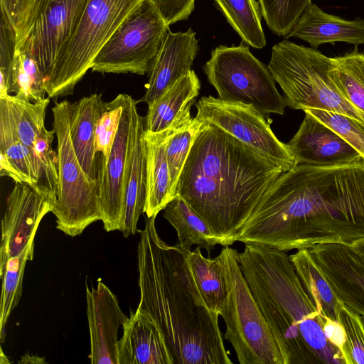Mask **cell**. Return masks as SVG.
Instances as JSON below:
<instances>
[{
    "instance_id": "f546056e",
    "label": "cell",
    "mask_w": 364,
    "mask_h": 364,
    "mask_svg": "<svg viewBox=\"0 0 364 364\" xmlns=\"http://www.w3.org/2000/svg\"><path fill=\"white\" fill-rule=\"evenodd\" d=\"M31 102L45 98V77L36 58L26 48L16 46L9 93Z\"/></svg>"
},
{
    "instance_id": "b9f144b4",
    "label": "cell",
    "mask_w": 364,
    "mask_h": 364,
    "mask_svg": "<svg viewBox=\"0 0 364 364\" xmlns=\"http://www.w3.org/2000/svg\"><path fill=\"white\" fill-rule=\"evenodd\" d=\"M36 0H0L1 10L7 16L17 33L21 36Z\"/></svg>"
},
{
    "instance_id": "7bdbcfd3",
    "label": "cell",
    "mask_w": 364,
    "mask_h": 364,
    "mask_svg": "<svg viewBox=\"0 0 364 364\" xmlns=\"http://www.w3.org/2000/svg\"><path fill=\"white\" fill-rule=\"evenodd\" d=\"M19 363H45L46 361L43 358H40L37 355H31L26 353L22 356L21 360L18 361Z\"/></svg>"
},
{
    "instance_id": "7a4b0ae2",
    "label": "cell",
    "mask_w": 364,
    "mask_h": 364,
    "mask_svg": "<svg viewBox=\"0 0 364 364\" xmlns=\"http://www.w3.org/2000/svg\"><path fill=\"white\" fill-rule=\"evenodd\" d=\"M156 216L140 230V300L164 338L172 364H232L219 327V315L205 304L191 274L186 251L159 237Z\"/></svg>"
},
{
    "instance_id": "6da1fadb",
    "label": "cell",
    "mask_w": 364,
    "mask_h": 364,
    "mask_svg": "<svg viewBox=\"0 0 364 364\" xmlns=\"http://www.w3.org/2000/svg\"><path fill=\"white\" fill-rule=\"evenodd\" d=\"M364 239V159L333 166L297 164L269 187L237 242L278 250Z\"/></svg>"
},
{
    "instance_id": "ab89813d",
    "label": "cell",
    "mask_w": 364,
    "mask_h": 364,
    "mask_svg": "<svg viewBox=\"0 0 364 364\" xmlns=\"http://www.w3.org/2000/svg\"><path fill=\"white\" fill-rule=\"evenodd\" d=\"M0 97L10 95L12 66L17 46V33L6 14L1 10Z\"/></svg>"
},
{
    "instance_id": "d4e9b609",
    "label": "cell",
    "mask_w": 364,
    "mask_h": 364,
    "mask_svg": "<svg viewBox=\"0 0 364 364\" xmlns=\"http://www.w3.org/2000/svg\"><path fill=\"white\" fill-rule=\"evenodd\" d=\"M171 133L142 134L146 156V196L144 213L148 218L156 216L174 198L166 154V139Z\"/></svg>"
},
{
    "instance_id": "f1b7e54d",
    "label": "cell",
    "mask_w": 364,
    "mask_h": 364,
    "mask_svg": "<svg viewBox=\"0 0 364 364\" xmlns=\"http://www.w3.org/2000/svg\"><path fill=\"white\" fill-rule=\"evenodd\" d=\"M215 2L243 42L255 48L266 46L259 3L256 0H215Z\"/></svg>"
},
{
    "instance_id": "4dcf8cb0",
    "label": "cell",
    "mask_w": 364,
    "mask_h": 364,
    "mask_svg": "<svg viewBox=\"0 0 364 364\" xmlns=\"http://www.w3.org/2000/svg\"><path fill=\"white\" fill-rule=\"evenodd\" d=\"M331 76L341 95L364 113V54L354 51L334 58Z\"/></svg>"
},
{
    "instance_id": "9c48e42d",
    "label": "cell",
    "mask_w": 364,
    "mask_h": 364,
    "mask_svg": "<svg viewBox=\"0 0 364 364\" xmlns=\"http://www.w3.org/2000/svg\"><path fill=\"white\" fill-rule=\"evenodd\" d=\"M203 68L222 100L250 105L264 114H284V96L276 88L268 67L248 46L216 47Z\"/></svg>"
},
{
    "instance_id": "277c9868",
    "label": "cell",
    "mask_w": 364,
    "mask_h": 364,
    "mask_svg": "<svg viewBox=\"0 0 364 364\" xmlns=\"http://www.w3.org/2000/svg\"><path fill=\"white\" fill-rule=\"evenodd\" d=\"M239 262L287 364H345L326 336L328 318L309 295L286 252L245 243Z\"/></svg>"
},
{
    "instance_id": "ac0fdd59",
    "label": "cell",
    "mask_w": 364,
    "mask_h": 364,
    "mask_svg": "<svg viewBox=\"0 0 364 364\" xmlns=\"http://www.w3.org/2000/svg\"><path fill=\"white\" fill-rule=\"evenodd\" d=\"M198 49L196 33L191 28L177 33L168 29L147 73L146 92L140 101L148 107L152 105L168 87L191 70Z\"/></svg>"
},
{
    "instance_id": "e0dca14e",
    "label": "cell",
    "mask_w": 364,
    "mask_h": 364,
    "mask_svg": "<svg viewBox=\"0 0 364 364\" xmlns=\"http://www.w3.org/2000/svg\"><path fill=\"white\" fill-rule=\"evenodd\" d=\"M304 112L299 130L287 144L296 165L333 166L360 156L336 131L309 112Z\"/></svg>"
},
{
    "instance_id": "603a6c76",
    "label": "cell",
    "mask_w": 364,
    "mask_h": 364,
    "mask_svg": "<svg viewBox=\"0 0 364 364\" xmlns=\"http://www.w3.org/2000/svg\"><path fill=\"white\" fill-rule=\"evenodd\" d=\"M40 164L34 150L19 139L11 114L0 100V175L15 182L38 183Z\"/></svg>"
},
{
    "instance_id": "1f68e13d",
    "label": "cell",
    "mask_w": 364,
    "mask_h": 364,
    "mask_svg": "<svg viewBox=\"0 0 364 364\" xmlns=\"http://www.w3.org/2000/svg\"><path fill=\"white\" fill-rule=\"evenodd\" d=\"M33 237L18 255L6 262L2 279L0 303V338L4 342L5 327L13 309L18 305L22 294L23 278L26 264L33 259Z\"/></svg>"
},
{
    "instance_id": "cb8c5ba5",
    "label": "cell",
    "mask_w": 364,
    "mask_h": 364,
    "mask_svg": "<svg viewBox=\"0 0 364 364\" xmlns=\"http://www.w3.org/2000/svg\"><path fill=\"white\" fill-rule=\"evenodd\" d=\"M102 97L92 94L68 103L69 129L75 154L87 176L97 182L95 132L105 103Z\"/></svg>"
},
{
    "instance_id": "d6986e66",
    "label": "cell",
    "mask_w": 364,
    "mask_h": 364,
    "mask_svg": "<svg viewBox=\"0 0 364 364\" xmlns=\"http://www.w3.org/2000/svg\"><path fill=\"white\" fill-rule=\"evenodd\" d=\"M136 104L132 98L124 210L120 230L124 237L137 231L138 220L144 213L146 196V156L142 138L144 119L138 112Z\"/></svg>"
},
{
    "instance_id": "d590c367",
    "label": "cell",
    "mask_w": 364,
    "mask_h": 364,
    "mask_svg": "<svg viewBox=\"0 0 364 364\" xmlns=\"http://www.w3.org/2000/svg\"><path fill=\"white\" fill-rule=\"evenodd\" d=\"M262 16L279 36H287L311 0H259Z\"/></svg>"
},
{
    "instance_id": "7c38bea8",
    "label": "cell",
    "mask_w": 364,
    "mask_h": 364,
    "mask_svg": "<svg viewBox=\"0 0 364 364\" xmlns=\"http://www.w3.org/2000/svg\"><path fill=\"white\" fill-rule=\"evenodd\" d=\"M88 0H36L17 46L30 50L44 75L76 29Z\"/></svg>"
},
{
    "instance_id": "8d00e7d4",
    "label": "cell",
    "mask_w": 364,
    "mask_h": 364,
    "mask_svg": "<svg viewBox=\"0 0 364 364\" xmlns=\"http://www.w3.org/2000/svg\"><path fill=\"white\" fill-rule=\"evenodd\" d=\"M125 96L124 93L119 94L110 102L105 103L95 132L96 163L107 159L110 154L119 129Z\"/></svg>"
},
{
    "instance_id": "d6a6232c",
    "label": "cell",
    "mask_w": 364,
    "mask_h": 364,
    "mask_svg": "<svg viewBox=\"0 0 364 364\" xmlns=\"http://www.w3.org/2000/svg\"><path fill=\"white\" fill-rule=\"evenodd\" d=\"M7 107L21 141L33 149L34 143L45 127V118L49 97L31 102L17 96L0 97Z\"/></svg>"
},
{
    "instance_id": "5b68a950",
    "label": "cell",
    "mask_w": 364,
    "mask_h": 364,
    "mask_svg": "<svg viewBox=\"0 0 364 364\" xmlns=\"http://www.w3.org/2000/svg\"><path fill=\"white\" fill-rule=\"evenodd\" d=\"M334 58L314 48L284 40L272 47L268 68L279 85L287 106L344 114L364 123V113L340 92L331 76Z\"/></svg>"
},
{
    "instance_id": "ba28073f",
    "label": "cell",
    "mask_w": 364,
    "mask_h": 364,
    "mask_svg": "<svg viewBox=\"0 0 364 364\" xmlns=\"http://www.w3.org/2000/svg\"><path fill=\"white\" fill-rule=\"evenodd\" d=\"M68 100L55 102L53 127L57 137L59 196L52 213L56 228L65 235H80L92 223L102 220L98 183L82 169L70 134Z\"/></svg>"
},
{
    "instance_id": "f35d334b",
    "label": "cell",
    "mask_w": 364,
    "mask_h": 364,
    "mask_svg": "<svg viewBox=\"0 0 364 364\" xmlns=\"http://www.w3.org/2000/svg\"><path fill=\"white\" fill-rule=\"evenodd\" d=\"M304 111L318 119L340 134L364 159V123L342 114L316 109Z\"/></svg>"
},
{
    "instance_id": "44dd1931",
    "label": "cell",
    "mask_w": 364,
    "mask_h": 364,
    "mask_svg": "<svg viewBox=\"0 0 364 364\" xmlns=\"http://www.w3.org/2000/svg\"><path fill=\"white\" fill-rule=\"evenodd\" d=\"M200 89V80L191 70L168 87L148 107L144 119L146 131L157 133L173 132L193 118L191 108Z\"/></svg>"
},
{
    "instance_id": "30bf717a",
    "label": "cell",
    "mask_w": 364,
    "mask_h": 364,
    "mask_svg": "<svg viewBox=\"0 0 364 364\" xmlns=\"http://www.w3.org/2000/svg\"><path fill=\"white\" fill-rule=\"evenodd\" d=\"M168 31L156 7L142 0L96 55L92 70L101 73H148Z\"/></svg>"
},
{
    "instance_id": "4fadbf2b",
    "label": "cell",
    "mask_w": 364,
    "mask_h": 364,
    "mask_svg": "<svg viewBox=\"0 0 364 364\" xmlns=\"http://www.w3.org/2000/svg\"><path fill=\"white\" fill-rule=\"evenodd\" d=\"M132 98L126 94L119 129L108 158L96 163L102 221L107 232L120 230L122 224Z\"/></svg>"
},
{
    "instance_id": "52a82bcc",
    "label": "cell",
    "mask_w": 364,
    "mask_h": 364,
    "mask_svg": "<svg viewBox=\"0 0 364 364\" xmlns=\"http://www.w3.org/2000/svg\"><path fill=\"white\" fill-rule=\"evenodd\" d=\"M142 0H88L79 23L59 51L45 82L49 98L73 95L100 50Z\"/></svg>"
},
{
    "instance_id": "5bb4252c",
    "label": "cell",
    "mask_w": 364,
    "mask_h": 364,
    "mask_svg": "<svg viewBox=\"0 0 364 364\" xmlns=\"http://www.w3.org/2000/svg\"><path fill=\"white\" fill-rule=\"evenodd\" d=\"M53 209V205L35 188L27 183L15 182L1 220V278L9 259L28 245L43 218Z\"/></svg>"
},
{
    "instance_id": "74e56055",
    "label": "cell",
    "mask_w": 364,
    "mask_h": 364,
    "mask_svg": "<svg viewBox=\"0 0 364 364\" xmlns=\"http://www.w3.org/2000/svg\"><path fill=\"white\" fill-rule=\"evenodd\" d=\"M337 321L344 332L341 353L345 364H364V323L361 316L341 301Z\"/></svg>"
},
{
    "instance_id": "ee69618b",
    "label": "cell",
    "mask_w": 364,
    "mask_h": 364,
    "mask_svg": "<svg viewBox=\"0 0 364 364\" xmlns=\"http://www.w3.org/2000/svg\"><path fill=\"white\" fill-rule=\"evenodd\" d=\"M351 245L356 251L364 255V239L356 241Z\"/></svg>"
},
{
    "instance_id": "2e32d148",
    "label": "cell",
    "mask_w": 364,
    "mask_h": 364,
    "mask_svg": "<svg viewBox=\"0 0 364 364\" xmlns=\"http://www.w3.org/2000/svg\"><path fill=\"white\" fill-rule=\"evenodd\" d=\"M87 316L90 338V363L119 364L118 330L128 317L116 296L102 282L86 289Z\"/></svg>"
},
{
    "instance_id": "3957f363",
    "label": "cell",
    "mask_w": 364,
    "mask_h": 364,
    "mask_svg": "<svg viewBox=\"0 0 364 364\" xmlns=\"http://www.w3.org/2000/svg\"><path fill=\"white\" fill-rule=\"evenodd\" d=\"M282 173L255 149L203 122L180 174L176 195L204 220L222 246H230Z\"/></svg>"
},
{
    "instance_id": "8fae6325",
    "label": "cell",
    "mask_w": 364,
    "mask_h": 364,
    "mask_svg": "<svg viewBox=\"0 0 364 364\" xmlns=\"http://www.w3.org/2000/svg\"><path fill=\"white\" fill-rule=\"evenodd\" d=\"M196 117L229 133L278 165L284 172L296 164L288 144L279 141L264 114L250 105L203 97L196 103Z\"/></svg>"
},
{
    "instance_id": "836d02e7",
    "label": "cell",
    "mask_w": 364,
    "mask_h": 364,
    "mask_svg": "<svg viewBox=\"0 0 364 364\" xmlns=\"http://www.w3.org/2000/svg\"><path fill=\"white\" fill-rule=\"evenodd\" d=\"M55 131L43 128L33 149L40 164L36 189L54 205L59 196L58 154L52 147Z\"/></svg>"
},
{
    "instance_id": "e575fe53",
    "label": "cell",
    "mask_w": 364,
    "mask_h": 364,
    "mask_svg": "<svg viewBox=\"0 0 364 364\" xmlns=\"http://www.w3.org/2000/svg\"><path fill=\"white\" fill-rule=\"evenodd\" d=\"M203 122L196 117L166 139V154L171 176V191L175 197L178 181L193 144Z\"/></svg>"
},
{
    "instance_id": "83f0119b",
    "label": "cell",
    "mask_w": 364,
    "mask_h": 364,
    "mask_svg": "<svg viewBox=\"0 0 364 364\" xmlns=\"http://www.w3.org/2000/svg\"><path fill=\"white\" fill-rule=\"evenodd\" d=\"M297 275L319 312L325 317L337 321L340 301L315 266L308 249L297 250L289 255Z\"/></svg>"
},
{
    "instance_id": "4316f807",
    "label": "cell",
    "mask_w": 364,
    "mask_h": 364,
    "mask_svg": "<svg viewBox=\"0 0 364 364\" xmlns=\"http://www.w3.org/2000/svg\"><path fill=\"white\" fill-rule=\"evenodd\" d=\"M187 263L208 309L220 316L227 296V284L218 256H203L200 247L186 255Z\"/></svg>"
},
{
    "instance_id": "ffe728a7",
    "label": "cell",
    "mask_w": 364,
    "mask_h": 364,
    "mask_svg": "<svg viewBox=\"0 0 364 364\" xmlns=\"http://www.w3.org/2000/svg\"><path fill=\"white\" fill-rule=\"evenodd\" d=\"M119 364H172L161 333L151 316L137 308L122 326Z\"/></svg>"
},
{
    "instance_id": "9a60e30c",
    "label": "cell",
    "mask_w": 364,
    "mask_h": 364,
    "mask_svg": "<svg viewBox=\"0 0 364 364\" xmlns=\"http://www.w3.org/2000/svg\"><path fill=\"white\" fill-rule=\"evenodd\" d=\"M308 250L337 299L364 318V255L344 243L317 244Z\"/></svg>"
},
{
    "instance_id": "484cf974",
    "label": "cell",
    "mask_w": 364,
    "mask_h": 364,
    "mask_svg": "<svg viewBox=\"0 0 364 364\" xmlns=\"http://www.w3.org/2000/svg\"><path fill=\"white\" fill-rule=\"evenodd\" d=\"M164 210V218L176 231V245L183 250L189 252L196 245L205 249L210 255L216 245H222V241L212 232L204 220L180 196L176 194Z\"/></svg>"
},
{
    "instance_id": "7402d4cb",
    "label": "cell",
    "mask_w": 364,
    "mask_h": 364,
    "mask_svg": "<svg viewBox=\"0 0 364 364\" xmlns=\"http://www.w3.org/2000/svg\"><path fill=\"white\" fill-rule=\"evenodd\" d=\"M294 37L316 48L323 43L364 44V20H345L328 14L314 3L304 11L287 38Z\"/></svg>"
},
{
    "instance_id": "8992f818",
    "label": "cell",
    "mask_w": 364,
    "mask_h": 364,
    "mask_svg": "<svg viewBox=\"0 0 364 364\" xmlns=\"http://www.w3.org/2000/svg\"><path fill=\"white\" fill-rule=\"evenodd\" d=\"M238 253L225 246L218 255L227 284L220 314L226 325L225 338L240 364H287L242 274Z\"/></svg>"
},
{
    "instance_id": "60d3db41",
    "label": "cell",
    "mask_w": 364,
    "mask_h": 364,
    "mask_svg": "<svg viewBox=\"0 0 364 364\" xmlns=\"http://www.w3.org/2000/svg\"><path fill=\"white\" fill-rule=\"evenodd\" d=\"M169 26L177 21L186 20L195 7L196 0H150Z\"/></svg>"
}]
</instances>
